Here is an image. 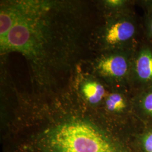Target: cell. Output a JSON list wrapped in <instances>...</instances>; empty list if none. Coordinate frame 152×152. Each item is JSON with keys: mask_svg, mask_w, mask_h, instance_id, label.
Segmentation results:
<instances>
[{"mask_svg": "<svg viewBox=\"0 0 152 152\" xmlns=\"http://www.w3.org/2000/svg\"><path fill=\"white\" fill-rule=\"evenodd\" d=\"M152 87V45L144 36L133 53L129 87L135 93Z\"/></svg>", "mask_w": 152, "mask_h": 152, "instance_id": "5b68a950", "label": "cell"}, {"mask_svg": "<svg viewBox=\"0 0 152 152\" xmlns=\"http://www.w3.org/2000/svg\"><path fill=\"white\" fill-rule=\"evenodd\" d=\"M110 88L92 75L82 82L80 92L88 106L98 110L107 96Z\"/></svg>", "mask_w": 152, "mask_h": 152, "instance_id": "8992f818", "label": "cell"}, {"mask_svg": "<svg viewBox=\"0 0 152 152\" xmlns=\"http://www.w3.org/2000/svg\"><path fill=\"white\" fill-rule=\"evenodd\" d=\"M83 12L76 2L10 1L1 4V54L17 52L27 60L33 82L52 86L79 58Z\"/></svg>", "mask_w": 152, "mask_h": 152, "instance_id": "6da1fadb", "label": "cell"}, {"mask_svg": "<svg viewBox=\"0 0 152 152\" xmlns=\"http://www.w3.org/2000/svg\"><path fill=\"white\" fill-rule=\"evenodd\" d=\"M135 49L95 53L91 64V75L110 89H130L131 63Z\"/></svg>", "mask_w": 152, "mask_h": 152, "instance_id": "277c9868", "label": "cell"}, {"mask_svg": "<svg viewBox=\"0 0 152 152\" xmlns=\"http://www.w3.org/2000/svg\"><path fill=\"white\" fill-rule=\"evenodd\" d=\"M132 104L136 118L144 126L152 127V87L133 93Z\"/></svg>", "mask_w": 152, "mask_h": 152, "instance_id": "52a82bcc", "label": "cell"}, {"mask_svg": "<svg viewBox=\"0 0 152 152\" xmlns=\"http://www.w3.org/2000/svg\"><path fill=\"white\" fill-rule=\"evenodd\" d=\"M38 144L44 152H135L130 136L96 110L88 120L72 117L49 128Z\"/></svg>", "mask_w": 152, "mask_h": 152, "instance_id": "7a4b0ae2", "label": "cell"}, {"mask_svg": "<svg viewBox=\"0 0 152 152\" xmlns=\"http://www.w3.org/2000/svg\"><path fill=\"white\" fill-rule=\"evenodd\" d=\"M131 142L135 152H152V127L142 125L132 134Z\"/></svg>", "mask_w": 152, "mask_h": 152, "instance_id": "9c48e42d", "label": "cell"}, {"mask_svg": "<svg viewBox=\"0 0 152 152\" xmlns=\"http://www.w3.org/2000/svg\"><path fill=\"white\" fill-rule=\"evenodd\" d=\"M136 5L141 7L144 10L141 19L144 36L152 45V0L136 1Z\"/></svg>", "mask_w": 152, "mask_h": 152, "instance_id": "30bf717a", "label": "cell"}, {"mask_svg": "<svg viewBox=\"0 0 152 152\" xmlns=\"http://www.w3.org/2000/svg\"><path fill=\"white\" fill-rule=\"evenodd\" d=\"M144 37L142 19L136 12L101 16V22L90 34L88 44L99 53L135 49Z\"/></svg>", "mask_w": 152, "mask_h": 152, "instance_id": "3957f363", "label": "cell"}, {"mask_svg": "<svg viewBox=\"0 0 152 152\" xmlns=\"http://www.w3.org/2000/svg\"><path fill=\"white\" fill-rule=\"evenodd\" d=\"M136 1L103 0L98 2L100 16H112L135 13Z\"/></svg>", "mask_w": 152, "mask_h": 152, "instance_id": "ba28073f", "label": "cell"}]
</instances>
